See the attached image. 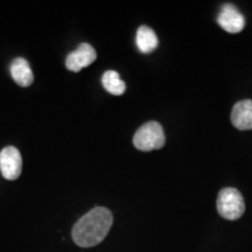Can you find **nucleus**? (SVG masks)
I'll return each instance as SVG.
<instances>
[{
    "label": "nucleus",
    "instance_id": "8",
    "mask_svg": "<svg viewBox=\"0 0 252 252\" xmlns=\"http://www.w3.org/2000/svg\"><path fill=\"white\" fill-rule=\"evenodd\" d=\"M11 75L18 86L27 88L34 81L33 71L28 64V62L23 58L15 59L11 64Z\"/></svg>",
    "mask_w": 252,
    "mask_h": 252
},
{
    "label": "nucleus",
    "instance_id": "3",
    "mask_svg": "<svg viewBox=\"0 0 252 252\" xmlns=\"http://www.w3.org/2000/svg\"><path fill=\"white\" fill-rule=\"evenodd\" d=\"M217 210L223 219L236 220L245 212L244 198L237 189L224 188L217 197Z\"/></svg>",
    "mask_w": 252,
    "mask_h": 252
},
{
    "label": "nucleus",
    "instance_id": "5",
    "mask_svg": "<svg viewBox=\"0 0 252 252\" xmlns=\"http://www.w3.org/2000/svg\"><path fill=\"white\" fill-rule=\"evenodd\" d=\"M217 23L228 33L235 34L243 31L245 19L235 5L225 4L220 8L219 17H217Z\"/></svg>",
    "mask_w": 252,
    "mask_h": 252
},
{
    "label": "nucleus",
    "instance_id": "4",
    "mask_svg": "<svg viewBox=\"0 0 252 252\" xmlns=\"http://www.w3.org/2000/svg\"><path fill=\"white\" fill-rule=\"evenodd\" d=\"M23 159L18 149L7 146L0 152V172L6 180L13 181L21 174Z\"/></svg>",
    "mask_w": 252,
    "mask_h": 252
},
{
    "label": "nucleus",
    "instance_id": "6",
    "mask_svg": "<svg viewBox=\"0 0 252 252\" xmlns=\"http://www.w3.org/2000/svg\"><path fill=\"white\" fill-rule=\"evenodd\" d=\"M97 58L96 50L89 43H82L74 52H71L65 60V67L68 70L78 72L83 68L89 67Z\"/></svg>",
    "mask_w": 252,
    "mask_h": 252
},
{
    "label": "nucleus",
    "instance_id": "9",
    "mask_svg": "<svg viewBox=\"0 0 252 252\" xmlns=\"http://www.w3.org/2000/svg\"><path fill=\"white\" fill-rule=\"evenodd\" d=\"M135 42H137L138 49L144 54L153 52L158 47V37L152 28L147 26H141L138 28L137 36H135Z\"/></svg>",
    "mask_w": 252,
    "mask_h": 252
},
{
    "label": "nucleus",
    "instance_id": "1",
    "mask_svg": "<svg viewBox=\"0 0 252 252\" xmlns=\"http://www.w3.org/2000/svg\"><path fill=\"white\" fill-rule=\"evenodd\" d=\"M113 223L112 214L103 207L94 208L77 220L71 231L74 242L81 248H93L109 234Z\"/></svg>",
    "mask_w": 252,
    "mask_h": 252
},
{
    "label": "nucleus",
    "instance_id": "10",
    "mask_svg": "<svg viewBox=\"0 0 252 252\" xmlns=\"http://www.w3.org/2000/svg\"><path fill=\"white\" fill-rule=\"evenodd\" d=\"M102 83L104 89L108 91V93L115 94V96H121V94L125 93L126 86L117 71L108 70L104 72Z\"/></svg>",
    "mask_w": 252,
    "mask_h": 252
},
{
    "label": "nucleus",
    "instance_id": "2",
    "mask_svg": "<svg viewBox=\"0 0 252 252\" xmlns=\"http://www.w3.org/2000/svg\"><path fill=\"white\" fill-rule=\"evenodd\" d=\"M166 141L165 132L162 126L157 122H149L138 128L133 137L135 149L150 152L163 147Z\"/></svg>",
    "mask_w": 252,
    "mask_h": 252
},
{
    "label": "nucleus",
    "instance_id": "7",
    "mask_svg": "<svg viewBox=\"0 0 252 252\" xmlns=\"http://www.w3.org/2000/svg\"><path fill=\"white\" fill-rule=\"evenodd\" d=\"M231 123L238 130H252V100L236 103L231 111Z\"/></svg>",
    "mask_w": 252,
    "mask_h": 252
}]
</instances>
